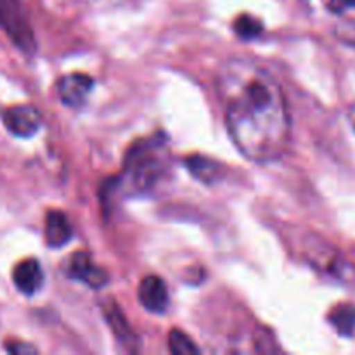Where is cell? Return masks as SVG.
Wrapping results in <instances>:
<instances>
[{
	"label": "cell",
	"mask_w": 355,
	"mask_h": 355,
	"mask_svg": "<svg viewBox=\"0 0 355 355\" xmlns=\"http://www.w3.org/2000/svg\"><path fill=\"white\" fill-rule=\"evenodd\" d=\"M0 28L24 54H33L37 49L35 31L19 0H0Z\"/></svg>",
	"instance_id": "3"
},
{
	"label": "cell",
	"mask_w": 355,
	"mask_h": 355,
	"mask_svg": "<svg viewBox=\"0 0 355 355\" xmlns=\"http://www.w3.org/2000/svg\"><path fill=\"white\" fill-rule=\"evenodd\" d=\"M7 352L10 354H35L37 349L33 345H28V343H21V342H12L6 347Z\"/></svg>",
	"instance_id": "15"
},
{
	"label": "cell",
	"mask_w": 355,
	"mask_h": 355,
	"mask_svg": "<svg viewBox=\"0 0 355 355\" xmlns=\"http://www.w3.org/2000/svg\"><path fill=\"white\" fill-rule=\"evenodd\" d=\"M68 274L71 279L80 281V283L87 284L89 288H103L104 284L110 281L106 270L101 269L99 266L92 262L89 253H75V255L69 259L68 263Z\"/></svg>",
	"instance_id": "6"
},
{
	"label": "cell",
	"mask_w": 355,
	"mask_h": 355,
	"mask_svg": "<svg viewBox=\"0 0 355 355\" xmlns=\"http://www.w3.org/2000/svg\"><path fill=\"white\" fill-rule=\"evenodd\" d=\"M139 302L153 314H165L170 305L168 288L158 276H146L137 290Z\"/></svg>",
	"instance_id": "7"
},
{
	"label": "cell",
	"mask_w": 355,
	"mask_h": 355,
	"mask_svg": "<svg viewBox=\"0 0 355 355\" xmlns=\"http://www.w3.org/2000/svg\"><path fill=\"white\" fill-rule=\"evenodd\" d=\"M2 121L7 132L19 139L33 137L42 127L40 113L30 104L10 106L2 113Z\"/></svg>",
	"instance_id": "4"
},
{
	"label": "cell",
	"mask_w": 355,
	"mask_h": 355,
	"mask_svg": "<svg viewBox=\"0 0 355 355\" xmlns=\"http://www.w3.org/2000/svg\"><path fill=\"white\" fill-rule=\"evenodd\" d=\"M94 89V80L83 73H69L55 83V92L61 103L69 107H82Z\"/></svg>",
	"instance_id": "5"
},
{
	"label": "cell",
	"mask_w": 355,
	"mask_h": 355,
	"mask_svg": "<svg viewBox=\"0 0 355 355\" xmlns=\"http://www.w3.org/2000/svg\"><path fill=\"white\" fill-rule=\"evenodd\" d=\"M186 166L196 179L201 180V182H217L218 177L222 175L220 163H217L215 159L207 158V156H191V158L186 159Z\"/></svg>",
	"instance_id": "12"
},
{
	"label": "cell",
	"mask_w": 355,
	"mask_h": 355,
	"mask_svg": "<svg viewBox=\"0 0 355 355\" xmlns=\"http://www.w3.org/2000/svg\"><path fill=\"white\" fill-rule=\"evenodd\" d=\"M217 89L225 127L239 153L253 163L283 158L291 121L277 80L260 62L234 58L222 66Z\"/></svg>",
	"instance_id": "1"
},
{
	"label": "cell",
	"mask_w": 355,
	"mask_h": 355,
	"mask_svg": "<svg viewBox=\"0 0 355 355\" xmlns=\"http://www.w3.org/2000/svg\"><path fill=\"white\" fill-rule=\"evenodd\" d=\"M168 347L170 352L175 355H191L200 354V349L194 345L193 340L180 329H172L168 335Z\"/></svg>",
	"instance_id": "13"
},
{
	"label": "cell",
	"mask_w": 355,
	"mask_h": 355,
	"mask_svg": "<svg viewBox=\"0 0 355 355\" xmlns=\"http://www.w3.org/2000/svg\"><path fill=\"white\" fill-rule=\"evenodd\" d=\"M333 12H343L347 9H355V0H329Z\"/></svg>",
	"instance_id": "16"
},
{
	"label": "cell",
	"mask_w": 355,
	"mask_h": 355,
	"mask_svg": "<svg viewBox=\"0 0 355 355\" xmlns=\"http://www.w3.org/2000/svg\"><path fill=\"white\" fill-rule=\"evenodd\" d=\"M234 31L238 33V37L250 40V38H255L262 33L263 24L257 17L250 16V14H243L234 21Z\"/></svg>",
	"instance_id": "14"
},
{
	"label": "cell",
	"mask_w": 355,
	"mask_h": 355,
	"mask_svg": "<svg viewBox=\"0 0 355 355\" xmlns=\"http://www.w3.org/2000/svg\"><path fill=\"white\" fill-rule=\"evenodd\" d=\"M347 116H349V123H350V127L354 128V132H355V101L352 104H350V107H349V113H347Z\"/></svg>",
	"instance_id": "17"
},
{
	"label": "cell",
	"mask_w": 355,
	"mask_h": 355,
	"mask_svg": "<svg viewBox=\"0 0 355 355\" xmlns=\"http://www.w3.org/2000/svg\"><path fill=\"white\" fill-rule=\"evenodd\" d=\"M329 324L335 328V331L340 336H350L355 335V305L354 304H340L331 309L328 315Z\"/></svg>",
	"instance_id": "11"
},
{
	"label": "cell",
	"mask_w": 355,
	"mask_h": 355,
	"mask_svg": "<svg viewBox=\"0 0 355 355\" xmlns=\"http://www.w3.org/2000/svg\"><path fill=\"white\" fill-rule=\"evenodd\" d=\"M110 2H123V0H110Z\"/></svg>",
	"instance_id": "18"
},
{
	"label": "cell",
	"mask_w": 355,
	"mask_h": 355,
	"mask_svg": "<svg viewBox=\"0 0 355 355\" xmlns=\"http://www.w3.org/2000/svg\"><path fill=\"white\" fill-rule=\"evenodd\" d=\"M170 155L165 137L139 141L125 158V168L118 180L120 189L128 196H141L155 191L168 173Z\"/></svg>",
	"instance_id": "2"
},
{
	"label": "cell",
	"mask_w": 355,
	"mask_h": 355,
	"mask_svg": "<svg viewBox=\"0 0 355 355\" xmlns=\"http://www.w3.org/2000/svg\"><path fill=\"white\" fill-rule=\"evenodd\" d=\"M73 227L68 217L59 210H51L45 218V241L51 248H61L71 239Z\"/></svg>",
	"instance_id": "9"
},
{
	"label": "cell",
	"mask_w": 355,
	"mask_h": 355,
	"mask_svg": "<svg viewBox=\"0 0 355 355\" xmlns=\"http://www.w3.org/2000/svg\"><path fill=\"white\" fill-rule=\"evenodd\" d=\"M104 315H106L107 324L111 326V331L114 333L118 342H120L128 352H134L135 345H137V338H135L134 331L130 329V324H128L127 319H125L123 312H121L114 304H110L104 309Z\"/></svg>",
	"instance_id": "10"
},
{
	"label": "cell",
	"mask_w": 355,
	"mask_h": 355,
	"mask_svg": "<svg viewBox=\"0 0 355 355\" xmlns=\"http://www.w3.org/2000/svg\"><path fill=\"white\" fill-rule=\"evenodd\" d=\"M12 283L26 297L37 293L44 284V272L42 266L35 259H24L14 267L12 270Z\"/></svg>",
	"instance_id": "8"
}]
</instances>
